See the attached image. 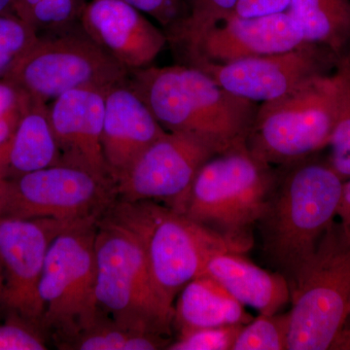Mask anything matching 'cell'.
<instances>
[{
    "mask_svg": "<svg viewBox=\"0 0 350 350\" xmlns=\"http://www.w3.org/2000/svg\"><path fill=\"white\" fill-rule=\"evenodd\" d=\"M105 215L125 227L139 241L157 294L174 312L175 298L187 283L204 275L213 255L246 251L186 214L152 200H117Z\"/></svg>",
    "mask_w": 350,
    "mask_h": 350,
    "instance_id": "obj_3",
    "label": "cell"
},
{
    "mask_svg": "<svg viewBox=\"0 0 350 350\" xmlns=\"http://www.w3.org/2000/svg\"><path fill=\"white\" fill-rule=\"evenodd\" d=\"M100 219L66 228L48 250L38 290L43 310L41 327L57 347L91 325L100 313L96 296V234Z\"/></svg>",
    "mask_w": 350,
    "mask_h": 350,
    "instance_id": "obj_5",
    "label": "cell"
},
{
    "mask_svg": "<svg viewBox=\"0 0 350 350\" xmlns=\"http://www.w3.org/2000/svg\"><path fill=\"white\" fill-rule=\"evenodd\" d=\"M38 34L15 13L0 15V80L12 70Z\"/></svg>",
    "mask_w": 350,
    "mask_h": 350,
    "instance_id": "obj_26",
    "label": "cell"
},
{
    "mask_svg": "<svg viewBox=\"0 0 350 350\" xmlns=\"http://www.w3.org/2000/svg\"><path fill=\"white\" fill-rule=\"evenodd\" d=\"M96 264L100 312L128 326L170 335L174 312L157 294L139 241L105 215L96 228Z\"/></svg>",
    "mask_w": 350,
    "mask_h": 350,
    "instance_id": "obj_7",
    "label": "cell"
},
{
    "mask_svg": "<svg viewBox=\"0 0 350 350\" xmlns=\"http://www.w3.org/2000/svg\"><path fill=\"white\" fill-rule=\"evenodd\" d=\"M330 349L350 350V327H344L336 338Z\"/></svg>",
    "mask_w": 350,
    "mask_h": 350,
    "instance_id": "obj_34",
    "label": "cell"
},
{
    "mask_svg": "<svg viewBox=\"0 0 350 350\" xmlns=\"http://www.w3.org/2000/svg\"><path fill=\"white\" fill-rule=\"evenodd\" d=\"M116 200L114 182L61 163L6 178L0 193V217L78 222L103 217Z\"/></svg>",
    "mask_w": 350,
    "mask_h": 350,
    "instance_id": "obj_10",
    "label": "cell"
},
{
    "mask_svg": "<svg viewBox=\"0 0 350 350\" xmlns=\"http://www.w3.org/2000/svg\"><path fill=\"white\" fill-rule=\"evenodd\" d=\"M251 319L243 304L206 273L184 286L174 306V323L178 332L246 324Z\"/></svg>",
    "mask_w": 350,
    "mask_h": 350,
    "instance_id": "obj_20",
    "label": "cell"
},
{
    "mask_svg": "<svg viewBox=\"0 0 350 350\" xmlns=\"http://www.w3.org/2000/svg\"><path fill=\"white\" fill-rule=\"evenodd\" d=\"M290 289L287 349H330L349 319L350 244L340 224L329 228Z\"/></svg>",
    "mask_w": 350,
    "mask_h": 350,
    "instance_id": "obj_6",
    "label": "cell"
},
{
    "mask_svg": "<svg viewBox=\"0 0 350 350\" xmlns=\"http://www.w3.org/2000/svg\"><path fill=\"white\" fill-rule=\"evenodd\" d=\"M135 7L142 13L150 16L167 32L183 22L187 17L189 11L185 8L183 0H124Z\"/></svg>",
    "mask_w": 350,
    "mask_h": 350,
    "instance_id": "obj_31",
    "label": "cell"
},
{
    "mask_svg": "<svg viewBox=\"0 0 350 350\" xmlns=\"http://www.w3.org/2000/svg\"><path fill=\"white\" fill-rule=\"evenodd\" d=\"M49 103L27 94V101L3 163L6 178L61 165Z\"/></svg>",
    "mask_w": 350,
    "mask_h": 350,
    "instance_id": "obj_19",
    "label": "cell"
},
{
    "mask_svg": "<svg viewBox=\"0 0 350 350\" xmlns=\"http://www.w3.org/2000/svg\"><path fill=\"white\" fill-rule=\"evenodd\" d=\"M16 0H0V15L14 13Z\"/></svg>",
    "mask_w": 350,
    "mask_h": 350,
    "instance_id": "obj_35",
    "label": "cell"
},
{
    "mask_svg": "<svg viewBox=\"0 0 350 350\" xmlns=\"http://www.w3.org/2000/svg\"><path fill=\"white\" fill-rule=\"evenodd\" d=\"M333 125L330 73L282 98L259 103L246 146L262 162L286 167L328 147Z\"/></svg>",
    "mask_w": 350,
    "mask_h": 350,
    "instance_id": "obj_9",
    "label": "cell"
},
{
    "mask_svg": "<svg viewBox=\"0 0 350 350\" xmlns=\"http://www.w3.org/2000/svg\"><path fill=\"white\" fill-rule=\"evenodd\" d=\"M80 25L112 59L128 69L153 66L169 42L167 33L124 0H91Z\"/></svg>",
    "mask_w": 350,
    "mask_h": 350,
    "instance_id": "obj_15",
    "label": "cell"
},
{
    "mask_svg": "<svg viewBox=\"0 0 350 350\" xmlns=\"http://www.w3.org/2000/svg\"><path fill=\"white\" fill-rule=\"evenodd\" d=\"M340 59L326 48L308 43L287 52L232 63L199 62L188 66L204 71L230 93L262 103L282 98L317 78L330 75Z\"/></svg>",
    "mask_w": 350,
    "mask_h": 350,
    "instance_id": "obj_13",
    "label": "cell"
},
{
    "mask_svg": "<svg viewBox=\"0 0 350 350\" xmlns=\"http://www.w3.org/2000/svg\"><path fill=\"white\" fill-rule=\"evenodd\" d=\"M165 133L146 103L130 86L128 78L108 88L101 146L115 185L135 159Z\"/></svg>",
    "mask_w": 350,
    "mask_h": 350,
    "instance_id": "obj_17",
    "label": "cell"
},
{
    "mask_svg": "<svg viewBox=\"0 0 350 350\" xmlns=\"http://www.w3.org/2000/svg\"><path fill=\"white\" fill-rule=\"evenodd\" d=\"M287 13L306 42L338 57L349 54L350 0H292Z\"/></svg>",
    "mask_w": 350,
    "mask_h": 350,
    "instance_id": "obj_21",
    "label": "cell"
},
{
    "mask_svg": "<svg viewBox=\"0 0 350 350\" xmlns=\"http://www.w3.org/2000/svg\"><path fill=\"white\" fill-rule=\"evenodd\" d=\"M259 220L267 256L292 283L335 223L344 180L328 160L286 165Z\"/></svg>",
    "mask_w": 350,
    "mask_h": 350,
    "instance_id": "obj_2",
    "label": "cell"
},
{
    "mask_svg": "<svg viewBox=\"0 0 350 350\" xmlns=\"http://www.w3.org/2000/svg\"><path fill=\"white\" fill-rule=\"evenodd\" d=\"M345 238V237H344ZM345 241H347V243H349L350 244V234H349V236L347 237V238H345Z\"/></svg>",
    "mask_w": 350,
    "mask_h": 350,
    "instance_id": "obj_38",
    "label": "cell"
},
{
    "mask_svg": "<svg viewBox=\"0 0 350 350\" xmlns=\"http://www.w3.org/2000/svg\"><path fill=\"white\" fill-rule=\"evenodd\" d=\"M238 0H188L189 14L178 27L167 36L180 31L199 29L231 15Z\"/></svg>",
    "mask_w": 350,
    "mask_h": 350,
    "instance_id": "obj_30",
    "label": "cell"
},
{
    "mask_svg": "<svg viewBox=\"0 0 350 350\" xmlns=\"http://www.w3.org/2000/svg\"><path fill=\"white\" fill-rule=\"evenodd\" d=\"M128 82L165 131L200 138L217 154L246 144L259 107L188 64L137 69Z\"/></svg>",
    "mask_w": 350,
    "mask_h": 350,
    "instance_id": "obj_1",
    "label": "cell"
},
{
    "mask_svg": "<svg viewBox=\"0 0 350 350\" xmlns=\"http://www.w3.org/2000/svg\"><path fill=\"white\" fill-rule=\"evenodd\" d=\"M289 313L261 314L244 324L232 350L287 349Z\"/></svg>",
    "mask_w": 350,
    "mask_h": 350,
    "instance_id": "obj_25",
    "label": "cell"
},
{
    "mask_svg": "<svg viewBox=\"0 0 350 350\" xmlns=\"http://www.w3.org/2000/svg\"><path fill=\"white\" fill-rule=\"evenodd\" d=\"M244 324L179 332L178 337L170 342L169 350H232L239 332Z\"/></svg>",
    "mask_w": 350,
    "mask_h": 350,
    "instance_id": "obj_27",
    "label": "cell"
},
{
    "mask_svg": "<svg viewBox=\"0 0 350 350\" xmlns=\"http://www.w3.org/2000/svg\"><path fill=\"white\" fill-rule=\"evenodd\" d=\"M349 317H350V300H349Z\"/></svg>",
    "mask_w": 350,
    "mask_h": 350,
    "instance_id": "obj_39",
    "label": "cell"
},
{
    "mask_svg": "<svg viewBox=\"0 0 350 350\" xmlns=\"http://www.w3.org/2000/svg\"><path fill=\"white\" fill-rule=\"evenodd\" d=\"M75 223L52 218L0 217L2 305L9 312L42 329L38 290L48 250L57 234Z\"/></svg>",
    "mask_w": 350,
    "mask_h": 350,
    "instance_id": "obj_14",
    "label": "cell"
},
{
    "mask_svg": "<svg viewBox=\"0 0 350 350\" xmlns=\"http://www.w3.org/2000/svg\"><path fill=\"white\" fill-rule=\"evenodd\" d=\"M331 78L334 125L328 144V162L345 181L350 178V54L338 59Z\"/></svg>",
    "mask_w": 350,
    "mask_h": 350,
    "instance_id": "obj_23",
    "label": "cell"
},
{
    "mask_svg": "<svg viewBox=\"0 0 350 350\" xmlns=\"http://www.w3.org/2000/svg\"><path fill=\"white\" fill-rule=\"evenodd\" d=\"M107 91L83 88L68 92L51 101L49 114L62 163L114 182L101 146Z\"/></svg>",
    "mask_w": 350,
    "mask_h": 350,
    "instance_id": "obj_16",
    "label": "cell"
},
{
    "mask_svg": "<svg viewBox=\"0 0 350 350\" xmlns=\"http://www.w3.org/2000/svg\"><path fill=\"white\" fill-rule=\"evenodd\" d=\"M167 39L181 49L186 64L232 63L308 44L287 12L260 18L231 14L199 29L174 32Z\"/></svg>",
    "mask_w": 350,
    "mask_h": 350,
    "instance_id": "obj_12",
    "label": "cell"
},
{
    "mask_svg": "<svg viewBox=\"0 0 350 350\" xmlns=\"http://www.w3.org/2000/svg\"><path fill=\"white\" fill-rule=\"evenodd\" d=\"M278 174L246 144L216 154L196 175L183 213L247 250L250 230L266 211Z\"/></svg>",
    "mask_w": 350,
    "mask_h": 350,
    "instance_id": "obj_4",
    "label": "cell"
},
{
    "mask_svg": "<svg viewBox=\"0 0 350 350\" xmlns=\"http://www.w3.org/2000/svg\"><path fill=\"white\" fill-rule=\"evenodd\" d=\"M337 216L340 218V227L347 238L350 234V178L344 182L342 195L338 202Z\"/></svg>",
    "mask_w": 350,
    "mask_h": 350,
    "instance_id": "obj_33",
    "label": "cell"
},
{
    "mask_svg": "<svg viewBox=\"0 0 350 350\" xmlns=\"http://www.w3.org/2000/svg\"><path fill=\"white\" fill-rule=\"evenodd\" d=\"M292 0H238L232 15L241 18H260L286 13Z\"/></svg>",
    "mask_w": 350,
    "mask_h": 350,
    "instance_id": "obj_32",
    "label": "cell"
},
{
    "mask_svg": "<svg viewBox=\"0 0 350 350\" xmlns=\"http://www.w3.org/2000/svg\"><path fill=\"white\" fill-rule=\"evenodd\" d=\"M220 283L239 303L261 314H273L291 300L289 282L282 273H271L236 251L213 255L204 273Z\"/></svg>",
    "mask_w": 350,
    "mask_h": 350,
    "instance_id": "obj_18",
    "label": "cell"
},
{
    "mask_svg": "<svg viewBox=\"0 0 350 350\" xmlns=\"http://www.w3.org/2000/svg\"><path fill=\"white\" fill-rule=\"evenodd\" d=\"M45 333L40 327L10 312V317L0 324V350L47 349Z\"/></svg>",
    "mask_w": 350,
    "mask_h": 350,
    "instance_id": "obj_29",
    "label": "cell"
},
{
    "mask_svg": "<svg viewBox=\"0 0 350 350\" xmlns=\"http://www.w3.org/2000/svg\"><path fill=\"white\" fill-rule=\"evenodd\" d=\"M6 176L4 174L3 170L0 167V193H1L2 186H3L4 181H5Z\"/></svg>",
    "mask_w": 350,
    "mask_h": 350,
    "instance_id": "obj_37",
    "label": "cell"
},
{
    "mask_svg": "<svg viewBox=\"0 0 350 350\" xmlns=\"http://www.w3.org/2000/svg\"><path fill=\"white\" fill-rule=\"evenodd\" d=\"M86 0H16L14 13L38 33L64 31L79 24Z\"/></svg>",
    "mask_w": 350,
    "mask_h": 350,
    "instance_id": "obj_24",
    "label": "cell"
},
{
    "mask_svg": "<svg viewBox=\"0 0 350 350\" xmlns=\"http://www.w3.org/2000/svg\"><path fill=\"white\" fill-rule=\"evenodd\" d=\"M349 54H350V45H349Z\"/></svg>",
    "mask_w": 350,
    "mask_h": 350,
    "instance_id": "obj_40",
    "label": "cell"
},
{
    "mask_svg": "<svg viewBox=\"0 0 350 350\" xmlns=\"http://www.w3.org/2000/svg\"><path fill=\"white\" fill-rule=\"evenodd\" d=\"M27 98V94L14 83L0 80V167L2 170Z\"/></svg>",
    "mask_w": 350,
    "mask_h": 350,
    "instance_id": "obj_28",
    "label": "cell"
},
{
    "mask_svg": "<svg viewBox=\"0 0 350 350\" xmlns=\"http://www.w3.org/2000/svg\"><path fill=\"white\" fill-rule=\"evenodd\" d=\"M129 73L78 24L64 31L39 33L3 79L49 103L73 90L108 89L126 80Z\"/></svg>",
    "mask_w": 350,
    "mask_h": 350,
    "instance_id": "obj_8",
    "label": "cell"
},
{
    "mask_svg": "<svg viewBox=\"0 0 350 350\" xmlns=\"http://www.w3.org/2000/svg\"><path fill=\"white\" fill-rule=\"evenodd\" d=\"M2 296H3V280H2L1 268H0V305H2Z\"/></svg>",
    "mask_w": 350,
    "mask_h": 350,
    "instance_id": "obj_36",
    "label": "cell"
},
{
    "mask_svg": "<svg viewBox=\"0 0 350 350\" xmlns=\"http://www.w3.org/2000/svg\"><path fill=\"white\" fill-rule=\"evenodd\" d=\"M216 154L200 138L167 131L117 179V200L162 202L183 213L196 175Z\"/></svg>",
    "mask_w": 350,
    "mask_h": 350,
    "instance_id": "obj_11",
    "label": "cell"
},
{
    "mask_svg": "<svg viewBox=\"0 0 350 350\" xmlns=\"http://www.w3.org/2000/svg\"><path fill=\"white\" fill-rule=\"evenodd\" d=\"M169 336L135 328L100 313L91 325L59 345L69 350L167 349Z\"/></svg>",
    "mask_w": 350,
    "mask_h": 350,
    "instance_id": "obj_22",
    "label": "cell"
}]
</instances>
